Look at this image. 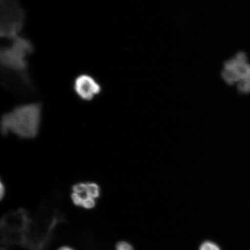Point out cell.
Returning a JSON list of instances; mask_svg holds the SVG:
<instances>
[{
    "instance_id": "3",
    "label": "cell",
    "mask_w": 250,
    "mask_h": 250,
    "mask_svg": "<svg viewBox=\"0 0 250 250\" xmlns=\"http://www.w3.org/2000/svg\"><path fill=\"white\" fill-rule=\"evenodd\" d=\"M221 78L228 86L242 94L250 93V62L245 52L240 51L224 62Z\"/></svg>"
},
{
    "instance_id": "11",
    "label": "cell",
    "mask_w": 250,
    "mask_h": 250,
    "mask_svg": "<svg viewBox=\"0 0 250 250\" xmlns=\"http://www.w3.org/2000/svg\"><path fill=\"white\" fill-rule=\"evenodd\" d=\"M58 250H74L73 249L70 248V247L68 246H63L60 249H59Z\"/></svg>"
},
{
    "instance_id": "5",
    "label": "cell",
    "mask_w": 250,
    "mask_h": 250,
    "mask_svg": "<svg viewBox=\"0 0 250 250\" xmlns=\"http://www.w3.org/2000/svg\"><path fill=\"white\" fill-rule=\"evenodd\" d=\"M102 195V188L93 181H83L71 187L70 198L75 206L90 210L95 207Z\"/></svg>"
},
{
    "instance_id": "7",
    "label": "cell",
    "mask_w": 250,
    "mask_h": 250,
    "mask_svg": "<svg viewBox=\"0 0 250 250\" xmlns=\"http://www.w3.org/2000/svg\"><path fill=\"white\" fill-rule=\"evenodd\" d=\"M74 92L83 102L92 101L102 92V84L92 75L88 73L78 74L73 82Z\"/></svg>"
},
{
    "instance_id": "10",
    "label": "cell",
    "mask_w": 250,
    "mask_h": 250,
    "mask_svg": "<svg viewBox=\"0 0 250 250\" xmlns=\"http://www.w3.org/2000/svg\"><path fill=\"white\" fill-rule=\"evenodd\" d=\"M6 193V188L4 183L2 182V180H1V184H0V196H1V199L4 198Z\"/></svg>"
},
{
    "instance_id": "6",
    "label": "cell",
    "mask_w": 250,
    "mask_h": 250,
    "mask_svg": "<svg viewBox=\"0 0 250 250\" xmlns=\"http://www.w3.org/2000/svg\"><path fill=\"white\" fill-rule=\"evenodd\" d=\"M1 83L18 98L27 99L37 95V90L29 73L12 74L1 71Z\"/></svg>"
},
{
    "instance_id": "2",
    "label": "cell",
    "mask_w": 250,
    "mask_h": 250,
    "mask_svg": "<svg viewBox=\"0 0 250 250\" xmlns=\"http://www.w3.org/2000/svg\"><path fill=\"white\" fill-rule=\"evenodd\" d=\"M34 51L33 42L22 35L9 41V44L1 47V71L12 74L29 73V58Z\"/></svg>"
},
{
    "instance_id": "9",
    "label": "cell",
    "mask_w": 250,
    "mask_h": 250,
    "mask_svg": "<svg viewBox=\"0 0 250 250\" xmlns=\"http://www.w3.org/2000/svg\"><path fill=\"white\" fill-rule=\"evenodd\" d=\"M116 250H134L132 245L126 242H120L117 244Z\"/></svg>"
},
{
    "instance_id": "4",
    "label": "cell",
    "mask_w": 250,
    "mask_h": 250,
    "mask_svg": "<svg viewBox=\"0 0 250 250\" xmlns=\"http://www.w3.org/2000/svg\"><path fill=\"white\" fill-rule=\"evenodd\" d=\"M26 14L20 0H0V36L11 41L21 35Z\"/></svg>"
},
{
    "instance_id": "1",
    "label": "cell",
    "mask_w": 250,
    "mask_h": 250,
    "mask_svg": "<svg viewBox=\"0 0 250 250\" xmlns=\"http://www.w3.org/2000/svg\"><path fill=\"white\" fill-rule=\"evenodd\" d=\"M42 103L15 106L2 115L0 132L4 137L14 135L21 140H32L39 135L42 123Z\"/></svg>"
},
{
    "instance_id": "8",
    "label": "cell",
    "mask_w": 250,
    "mask_h": 250,
    "mask_svg": "<svg viewBox=\"0 0 250 250\" xmlns=\"http://www.w3.org/2000/svg\"><path fill=\"white\" fill-rule=\"evenodd\" d=\"M199 250H221L216 243L211 241L203 242L200 246Z\"/></svg>"
}]
</instances>
